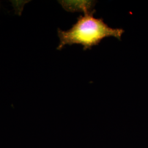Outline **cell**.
Listing matches in <instances>:
<instances>
[{
    "label": "cell",
    "instance_id": "6da1fadb",
    "mask_svg": "<svg viewBox=\"0 0 148 148\" xmlns=\"http://www.w3.org/2000/svg\"><path fill=\"white\" fill-rule=\"evenodd\" d=\"M95 12L88 8L84 11V16L80 15L77 18V22L70 29L67 31L58 29L60 40L58 50H61L66 45L79 44L86 51L98 45L104 38L111 36L121 40L124 30L109 27L102 18H95L93 16Z\"/></svg>",
    "mask_w": 148,
    "mask_h": 148
}]
</instances>
